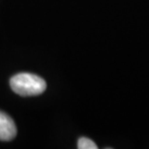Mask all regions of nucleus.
<instances>
[{"instance_id": "obj_1", "label": "nucleus", "mask_w": 149, "mask_h": 149, "mask_svg": "<svg viewBox=\"0 0 149 149\" xmlns=\"http://www.w3.org/2000/svg\"><path fill=\"white\" fill-rule=\"evenodd\" d=\"M11 88L15 93L23 97L37 96L46 90L47 83L44 79L33 74L22 73L10 79Z\"/></svg>"}, {"instance_id": "obj_2", "label": "nucleus", "mask_w": 149, "mask_h": 149, "mask_svg": "<svg viewBox=\"0 0 149 149\" xmlns=\"http://www.w3.org/2000/svg\"><path fill=\"white\" fill-rule=\"evenodd\" d=\"M16 136L17 127L14 120L8 114L0 111V141H12Z\"/></svg>"}, {"instance_id": "obj_3", "label": "nucleus", "mask_w": 149, "mask_h": 149, "mask_svg": "<svg viewBox=\"0 0 149 149\" xmlns=\"http://www.w3.org/2000/svg\"><path fill=\"white\" fill-rule=\"evenodd\" d=\"M77 148L79 149H97V145L94 141L87 138H80L77 141Z\"/></svg>"}]
</instances>
